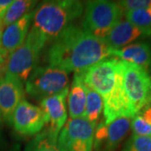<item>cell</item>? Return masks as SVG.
Returning a JSON list of instances; mask_svg holds the SVG:
<instances>
[{
	"label": "cell",
	"mask_w": 151,
	"mask_h": 151,
	"mask_svg": "<svg viewBox=\"0 0 151 151\" xmlns=\"http://www.w3.org/2000/svg\"><path fill=\"white\" fill-rule=\"evenodd\" d=\"M12 2L13 0H0V21L1 22Z\"/></svg>",
	"instance_id": "obj_25"
},
{
	"label": "cell",
	"mask_w": 151,
	"mask_h": 151,
	"mask_svg": "<svg viewBox=\"0 0 151 151\" xmlns=\"http://www.w3.org/2000/svg\"><path fill=\"white\" fill-rule=\"evenodd\" d=\"M80 74L85 85L103 98L105 124L121 117L133 119L123 90L120 60L115 57L103 60Z\"/></svg>",
	"instance_id": "obj_2"
},
{
	"label": "cell",
	"mask_w": 151,
	"mask_h": 151,
	"mask_svg": "<svg viewBox=\"0 0 151 151\" xmlns=\"http://www.w3.org/2000/svg\"><path fill=\"white\" fill-rule=\"evenodd\" d=\"M3 30H4V26L2 24V22L0 21V40H1V35H2Z\"/></svg>",
	"instance_id": "obj_28"
},
{
	"label": "cell",
	"mask_w": 151,
	"mask_h": 151,
	"mask_svg": "<svg viewBox=\"0 0 151 151\" xmlns=\"http://www.w3.org/2000/svg\"><path fill=\"white\" fill-rule=\"evenodd\" d=\"M103 112V98L97 92L86 86V103L84 119L96 128Z\"/></svg>",
	"instance_id": "obj_18"
},
{
	"label": "cell",
	"mask_w": 151,
	"mask_h": 151,
	"mask_svg": "<svg viewBox=\"0 0 151 151\" xmlns=\"http://www.w3.org/2000/svg\"><path fill=\"white\" fill-rule=\"evenodd\" d=\"M83 11V4L76 0L44 2L35 12L32 27L43 34L48 41H52Z\"/></svg>",
	"instance_id": "obj_3"
},
{
	"label": "cell",
	"mask_w": 151,
	"mask_h": 151,
	"mask_svg": "<svg viewBox=\"0 0 151 151\" xmlns=\"http://www.w3.org/2000/svg\"><path fill=\"white\" fill-rule=\"evenodd\" d=\"M127 21L140 29L144 36L151 35V9L125 12Z\"/></svg>",
	"instance_id": "obj_20"
},
{
	"label": "cell",
	"mask_w": 151,
	"mask_h": 151,
	"mask_svg": "<svg viewBox=\"0 0 151 151\" xmlns=\"http://www.w3.org/2000/svg\"><path fill=\"white\" fill-rule=\"evenodd\" d=\"M111 56L139 65L149 71L151 68V47L147 43H135L119 50H111Z\"/></svg>",
	"instance_id": "obj_14"
},
{
	"label": "cell",
	"mask_w": 151,
	"mask_h": 151,
	"mask_svg": "<svg viewBox=\"0 0 151 151\" xmlns=\"http://www.w3.org/2000/svg\"><path fill=\"white\" fill-rule=\"evenodd\" d=\"M150 105H151V102H150Z\"/></svg>",
	"instance_id": "obj_30"
},
{
	"label": "cell",
	"mask_w": 151,
	"mask_h": 151,
	"mask_svg": "<svg viewBox=\"0 0 151 151\" xmlns=\"http://www.w3.org/2000/svg\"><path fill=\"white\" fill-rule=\"evenodd\" d=\"M68 111L70 119L84 118L86 103V86L80 72H75L68 92Z\"/></svg>",
	"instance_id": "obj_15"
},
{
	"label": "cell",
	"mask_w": 151,
	"mask_h": 151,
	"mask_svg": "<svg viewBox=\"0 0 151 151\" xmlns=\"http://www.w3.org/2000/svg\"><path fill=\"white\" fill-rule=\"evenodd\" d=\"M47 42L43 34L35 28H31L24 43L9 55L5 66L6 73L15 76L25 82L37 66L40 53Z\"/></svg>",
	"instance_id": "obj_5"
},
{
	"label": "cell",
	"mask_w": 151,
	"mask_h": 151,
	"mask_svg": "<svg viewBox=\"0 0 151 151\" xmlns=\"http://www.w3.org/2000/svg\"><path fill=\"white\" fill-rule=\"evenodd\" d=\"M8 57H9V55L7 54L6 52H4L0 47V70L2 69V67L4 65L6 66Z\"/></svg>",
	"instance_id": "obj_27"
},
{
	"label": "cell",
	"mask_w": 151,
	"mask_h": 151,
	"mask_svg": "<svg viewBox=\"0 0 151 151\" xmlns=\"http://www.w3.org/2000/svg\"><path fill=\"white\" fill-rule=\"evenodd\" d=\"M24 96V82L19 78L6 72L0 77V113L6 123L11 124L13 114Z\"/></svg>",
	"instance_id": "obj_11"
},
{
	"label": "cell",
	"mask_w": 151,
	"mask_h": 151,
	"mask_svg": "<svg viewBox=\"0 0 151 151\" xmlns=\"http://www.w3.org/2000/svg\"><path fill=\"white\" fill-rule=\"evenodd\" d=\"M35 10L31 11L19 20L4 28L1 35L0 47L9 55L18 49L27 37Z\"/></svg>",
	"instance_id": "obj_13"
},
{
	"label": "cell",
	"mask_w": 151,
	"mask_h": 151,
	"mask_svg": "<svg viewBox=\"0 0 151 151\" xmlns=\"http://www.w3.org/2000/svg\"><path fill=\"white\" fill-rule=\"evenodd\" d=\"M110 46L82 28L70 24L52 40L47 52L49 65L68 74L80 72L111 56Z\"/></svg>",
	"instance_id": "obj_1"
},
{
	"label": "cell",
	"mask_w": 151,
	"mask_h": 151,
	"mask_svg": "<svg viewBox=\"0 0 151 151\" xmlns=\"http://www.w3.org/2000/svg\"><path fill=\"white\" fill-rule=\"evenodd\" d=\"M36 4L37 1L35 0H13L2 19L4 28L15 23L30 13Z\"/></svg>",
	"instance_id": "obj_17"
},
{
	"label": "cell",
	"mask_w": 151,
	"mask_h": 151,
	"mask_svg": "<svg viewBox=\"0 0 151 151\" xmlns=\"http://www.w3.org/2000/svg\"><path fill=\"white\" fill-rule=\"evenodd\" d=\"M141 116L147 123L151 124V106H148V108L145 109Z\"/></svg>",
	"instance_id": "obj_26"
},
{
	"label": "cell",
	"mask_w": 151,
	"mask_h": 151,
	"mask_svg": "<svg viewBox=\"0 0 151 151\" xmlns=\"http://www.w3.org/2000/svg\"><path fill=\"white\" fill-rule=\"evenodd\" d=\"M68 91L67 87L63 92L40 101V108L45 114L46 124H49L47 129L56 138L67 121L65 99L68 96Z\"/></svg>",
	"instance_id": "obj_12"
},
{
	"label": "cell",
	"mask_w": 151,
	"mask_h": 151,
	"mask_svg": "<svg viewBox=\"0 0 151 151\" xmlns=\"http://www.w3.org/2000/svg\"><path fill=\"white\" fill-rule=\"evenodd\" d=\"M118 3L125 12L151 9V0H124Z\"/></svg>",
	"instance_id": "obj_23"
},
{
	"label": "cell",
	"mask_w": 151,
	"mask_h": 151,
	"mask_svg": "<svg viewBox=\"0 0 151 151\" xmlns=\"http://www.w3.org/2000/svg\"><path fill=\"white\" fill-rule=\"evenodd\" d=\"M132 119L121 117L106 124L104 121L97 124L94 134V150L115 151L124 140L131 127Z\"/></svg>",
	"instance_id": "obj_10"
},
{
	"label": "cell",
	"mask_w": 151,
	"mask_h": 151,
	"mask_svg": "<svg viewBox=\"0 0 151 151\" xmlns=\"http://www.w3.org/2000/svg\"><path fill=\"white\" fill-rule=\"evenodd\" d=\"M68 82V73L65 70L49 65L36 66L25 81L24 91L29 97L41 101L63 92Z\"/></svg>",
	"instance_id": "obj_7"
},
{
	"label": "cell",
	"mask_w": 151,
	"mask_h": 151,
	"mask_svg": "<svg viewBox=\"0 0 151 151\" xmlns=\"http://www.w3.org/2000/svg\"><path fill=\"white\" fill-rule=\"evenodd\" d=\"M124 96L134 119L141 110L150 105L151 77L143 67L120 60Z\"/></svg>",
	"instance_id": "obj_4"
},
{
	"label": "cell",
	"mask_w": 151,
	"mask_h": 151,
	"mask_svg": "<svg viewBox=\"0 0 151 151\" xmlns=\"http://www.w3.org/2000/svg\"><path fill=\"white\" fill-rule=\"evenodd\" d=\"M0 151H19V147L18 145H11L0 137Z\"/></svg>",
	"instance_id": "obj_24"
},
{
	"label": "cell",
	"mask_w": 151,
	"mask_h": 151,
	"mask_svg": "<svg viewBox=\"0 0 151 151\" xmlns=\"http://www.w3.org/2000/svg\"><path fill=\"white\" fill-rule=\"evenodd\" d=\"M143 35L140 29L130 24L127 20L120 21L109 32L105 38L106 42L113 50H119L127 46L128 44L133 42Z\"/></svg>",
	"instance_id": "obj_16"
},
{
	"label": "cell",
	"mask_w": 151,
	"mask_h": 151,
	"mask_svg": "<svg viewBox=\"0 0 151 151\" xmlns=\"http://www.w3.org/2000/svg\"><path fill=\"white\" fill-rule=\"evenodd\" d=\"M131 128L134 135L151 137V124L147 123L141 115H136L132 119Z\"/></svg>",
	"instance_id": "obj_22"
},
{
	"label": "cell",
	"mask_w": 151,
	"mask_h": 151,
	"mask_svg": "<svg viewBox=\"0 0 151 151\" xmlns=\"http://www.w3.org/2000/svg\"><path fill=\"white\" fill-rule=\"evenodd\" d=\"M46 124V118L42 108L22 100L13 114L11 125L19 134L37 135Z\"/></svg>",
	"instance_id": "obj_9"
},
{
	"label": "cell",
	"mask_w": 151,
	"mask_h": 151,
	"mask_svg": "<svg viewBox=\"0 0 151 151\" xmlns=\"http://www.w3.org/2000/svg\"><path fill=\"white\" fill-rule=\"evenodd\" d=\"M2 119H3V118H2V114L0 113V123L2 122Z\"/></svg>",
	"instance_id": "obj_29"
},
{
	"label": "cell",
	"mask_w": 151,
	"mask_h": 151,
	"mask_svg": "<svg viewBox=\"0 0 151 151\" xmlns=\"http://www.w3.org/2000/svg\"><path fill=\"white\" fill-rule=\"evenodd\" d=\"M123 15L124 10L118 2L87 1L84 10L82 29L96 37L105 40L109 32L121 21Z\"/></svg>",
	"instance_id": "obj_6"
},
{
	"label": "cell",
	"mask_w": 151,
	"mask_h": 151,
	"mask_svg": "<svg viewBox=\"0 0 151 151\" xmlns=\"http://www.w3.org/2000/svg\"><path fill=\"white\" fill-rule=\"evenodd\" d=\"M96 128L84 118L69 119L60 132V151H92Z\"/></svg>",
	"instance_id": "obj_8"
},
{
	"label": "cell",
	"mask_w": 151,
	"mask_h": 151,
	"mask_svg": "<svg viewBox=\"0 0 151 151\" xmlns=\"http://www.w3.org/2000/svg\"><path fill=\"white\" fill-rule=\"evenodd\" d=\"M123 151H151V137L133 134Z\"/></svg>",
	"instance_id": "obj_21"
},
{
	"label": "cell",
	"mask_w": 151,
	"mask_h": 151,
	"mask_svg": "<svg viewBox=\"0 0 151 151\" xmlns=\"http://www.w3.org/2000/svg\"><path fill=\"white\" fill-rule=\"evenodd\" d=\"M57 139L48 129L44 130L28 143L24 151H60Z\"/></svg>",
	"instance_id": "obj_19"
}]
</instances>
